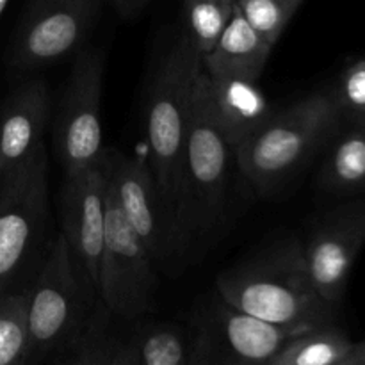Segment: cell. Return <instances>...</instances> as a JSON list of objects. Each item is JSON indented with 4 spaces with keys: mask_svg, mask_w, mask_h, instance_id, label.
<instances>
[{
    "mask_svg": "<svg viewBox=\"0 0 365 365\" xmlns=\"http://www.w3.org/2000/svg\"><path fill=\"white\" fill-rule=\"evenodd\" d=\"M150 0H114V6L120 11L121 16L132 18L141 13Z\"/></svg>",
    "mask_w": 365,
    "mask_h": 365,
    "instance_id": "d4e9b609",
    "label": "cell"
},
{
    "mask_svg": "<svg viewBox=\"0 0 365 365\" xmlns=\"http://www.w3.org/2000/svg\"><path fill=\"white\" fill-rule=\"evenodd\" d=\"M106 175L121 212L155 264L177 257L170 216L160 202L150 168L141 159L106 150Z\"/></svg>",
    "mask_w": 365,
    "mask_h": 365,
    "instance_id": "4fadbf2b",
    "label": "cell"
},
{
    "mask_svg": "<svg viewBox=\"0 0 365 365\" xmlns=\"http://www.w3.org/2000/svg\"><path fill=\"white\" fill-rule=\"evenodd\" d=\"M107 365H110V362H109V364H107Z\"/></svg>",
    "mask_w": 365,
    "mask_h": 365,
    "instance_id": "83f0119b",
    "label": "cell"
},
{
    "mask_svg": "<svg viewBox=\"0 0 365 365\" xmlns=\"http://www.w3.org/2000/svg\"><path fill=\"white\" fill-rule=\"evenodd\" d=\"M235 0H182L185 36L205 56L230 21Z\"/></svg>",
    "mask_w": 365,
    "mask_h": 365,
    "instance_id": "44dd1931",
    "label": "cell"
},
{
    "mask_svg": "<svg viewBox=\"0 0 365 365\" xmlns=\"http://www.w3.org/2000/svg\"><path fill=\"white\" fill-rule=\"evenodd\" d=\"M230 153V146L214 127L195 84L175 207L173 242L177 257L207 241L220 225L227 200Z\"/></svg>",
    "mask_w": 365,
    "mask_h": 365,
    "instance_id": "277c9868",
    "label": "cell"
},
{
    "mask_svg": "<svg viewBox=\"0 0 365 365\" xmlns=\"http://www.w3.org/2000/svg\"><path fill=\"white\" fill-rule=\"evenodd\" d=\"M216 292L241 312L298 334L334 324L337 309L317 292L296 241L277 242L223 271Z\"/></svg>",
    "mask_w": 365,
    "mask_h": 365,
    "instance_id": "6da1fadb",
    "label": "cell"
},
{
    "mask_svg": "<svg viewBox=\"0 0 365 365\" xmlns=\"http://www.w3.org/2000/svg\"><path fill=\"white\" fill-rule=\"evenodd\" d=\"M202 56L191 39L180 38L160 57L146 100V139L150 171L171 228L177 207L178 180L187 139L192 91L202 70Z\"/></svg>",
    "mask_w": 365,
    "mask_h": 365,
    "instance_id": "7a4b0ae2",
    "label": "cell"
},
{
    "mask_svg": "<svg viewBox=\"0 0 365 365\" xmlns=\"http://www.w3.org/2000/svg\"><path fill=\"white\" fill-rule=\"evenodd\" d=\"M110 312L102 305L89 319L75 341L50 355L39 365H107L113 356L116 339L109 328Z\"/></svg>",
    "mask_w": 365,
    "mask_h": 365,
    "instance_id": "ffe728a7",
    "label": "cell"
},
{
    "mask_svg": "<svg viewBox=\"0 0 365 365\" xmlns=\"http://www.w3.org/2000/svg\"><path fill=\"white\" fill-rule=\"evenodd\" d=\"M48 214V155L45 145L0 180V294L41 237Z\"/></svg>",
    "mask_w": 365,
    "mask_h": 365,
    "instance_id": "9c48e42d",
    "label": "cell"
},
{
    "mask_svg": "<svg viewBox=\"0 0 365 365\" xmlns=\"http://www.w3.org/2000/svg\"><path fill=\"white\" fill-rule=\"evenodd\" d=\"M106 57L84 46L73 56L70 77L53 121V148L64 177L93 166L103 157L102 86Z\"/></svg>",
    "mask_w": 365,
    "mask_h": 365,
    "instance_id": "ba28073f",
    "label": "cell"
},
{
    "mask_svg": "<svg viewBox=\"0 0 365 365\" xmlns=\"http://www.w3.org/2000/svg\"><path fill=\"white\" fill-rule=\"evenodd\" d=\"M196 88L214 127L230 150L257 134L277 113L257 82L209 77L200 70Z\"/></svg>",
    "mask_w": 365,
    "mask_h": 365,
    "instance_id": "9a60e30c",
    "label": "cell"
},
{
    "mask_svg": "<svg viewBox=\"0 0 365 365\" xmlns=\"http://www.w3.org/2000/svg\"><path fill=\"white\" fill-rule=\"evenodd\" d=\"M273 45L267 43L234 6L230 21L216 45L202 56V71L216 78L257 82L269 61Z\"/></svg>",
    "mask_w": 365,
    "mask_h": 365,
    "instance_id": "2e32d148",
    "label": "cell"
},
{
    "mask_svg": "<svg viewBox=\"0 0 365 365\" xmlns=\"http://www.w3.org/2000/svg\"><path fill=\"white\" fill-rule=\"evenodd\" d=\"M365 245V202L356 200L324 214L312 228L303 259L310 280L324 302L339 307L349 273Z\"/></svg>",
    "mask_w": 365,
    "mask_h": 365,
    "instance_id": "8fae6325",
    "label": "cell"
},
{
    "mask_svg": "<svg viewBox=\"0 0 365 365\" xmlns=\"http://www.w3.org/2000/svg\"><path fill=\"white\" fill-rule=\"evenodd\" d=\"M319 171V185L330 192L365 191V123H342Z\"/></svg>",
    "mask_w": 365,
    "mask_h": 365,
    "instance_id": "ac0fdd59",
    "label": "cell"
},
{
    "mask_svg": "<svg viewBox=\"0 0 365 365\" xmlns=\"http://www.w3.org/2000/svg\"><path fill=\"white\" fill-rule=\"evenodd\" d=\"M331 93L342 123H365V57L346 64Z\"/></svg>",
    "mask_w": 365,
    "mask_h": 365,
    "instance_id": "cb8c5ba5",
    "label": "cell"
},
{
    "mask_svg": "<svg viewBox=\"0 0 365 365\" xmlns=\"http://www.w3.org/2000/svg\"><path fill=\"white\" fill-rule=\"evenodd\" d=\"M185 365H187V364H185Z\"/></svg>",
    "mask_w": 365,
    "mask_h": 365,
    "instance_id": "f546056e",
    "label": "cell"
},
{
    "mask_svg": "<svg viewBox=\"0 0 365 365\" xmlns=\"http://www.w3.org/2000/svg\"><path fill=\"white\" fill-rule=\"evenodd\" d=\"M344 365H365V341L355 342L351 355L348 356Z\"/></svg>",
    "mask_w": 365,
    "mask_h": 365,
    "instance_id": "484cf974",
    "label": "cell"
},
{
    "mask_svg": "<svg viewBox=\"0 0 365 365\" xmlns=\"http://www.w3.org/2000/svg\"><path fill=\"white\" fill-rule=\"evenodd\" d=\"M7 4H9V0H0V16H2V13L6 11Z\"/></svg>",
    "mask_w": 365,
    "mask_h": 365,
    "instance_id": "4316f807",
    "label": "cell"
},
{
    "mask_svg": "<svg viewBox=\"0 0 365 365\" xmlns=\"http://www.w3.org/2000/svg\"><path fill=\"white\" fill-rule=\"evenodd\" d=\"M303 2L305 0H235V6L245 20L274 46Z\"/></svg>",
    "mask_w": 365,
    "mask_h": 365,
    "instance_id": "603a6c76",
    "label": "cell"
},
{
    "mask_svg": "<svg viewBox=\"0 0 365 365\" xmlns=\"http://www.w3.org/2000/svg\"><path fill=\"white\" fill-rule=\"evenodd\" d=\"M189 331L177 324L150 323L127 341H116L110 365H185Z\"/></svg>",
    "mask_w": 365,
    "mask_h": 365,
    "instance_id": "e0dca14e",
    "label": "cell"
},
{
    "mask_svg": "<svg viewBox=\"0 0 365 365\" xmlns=\"http://www.w3.org/2000/svg\"><path fill=\"white\" fill-rule=\"evenodd\" d=\"M96 294L88 287L66 239L59 234L27 291V362L39 365L82 334Z\"/></svg>",
    "mask_w": 365,
    "mask_h": 365,
    "instance_id": "5b68a950",
    "label": "cell"
},
{
    "mask_svg": "<svg viewBox=\"0 0 365 365\" xmlns=\"http://www.w3.org/2000/svg\"><path fill=\"white\" fill-rule=\"evenodd\" d=\"M355 342L334 324L292 337L269 365H342Z\"/></svg>",
    "mask_w": 365,
    "mask_h": 365,
    "instance_id": "d6986e66",
    "label": "cell"
},
{
    "mask_svg": "<svg viewBox=\"0 0 365 365\" xmlns=\"http://www.w3.org/2000/svg\"><path fill=\"white\" fill-rule=\"evenodd\" d=\"M50 109L52 100L45 78L24 81L7 96L0 109V180L45 145Z\"/></svg>",
    "mask_w": 365,
    "mask_h": 365,
    "instance_id": "5bb4252c",
    "label": "cell"
},
{
    "mask_svg": "<svg viewBox=\"0 0 365 365\" xmlns=\"http://www.w3.org/2000/svg\"><path fill=\"white\" fill-rule=\"evenodd\" d=\"M296 335L241 312L216 292L192 321L187 365H269Z\"/></svg>",
    "mask_w": 365,
    "mask_h": 365,
    "instance_id": "8992f818",
    "label": "cell"
},
{
    "mask_svg": "<svg viewBox=\"0 0 365 365\" xmlns=\"http://www.w3.org/2000/svg\"><path fill=\"white\" fill-rule=\"evenodd\" d=\"M155 260L121 212L106 175V239L98 274V299L121 319H138L153 305Z\"/></svg>",
    "mask_w": 365,
    "mask_h": 365,
    "instance_id": "52a82bcc",
    "label": "cell"
},
{
    "mask_svg": "<svg viewBox=\"0 0 365 365\" xmlns=\"http://www.w3.org/2000/svg\"><path fill=\"white\" fill-rule=\"evenodd\" d=\"M342 365H344V364H342Z\"/></svg>",
    "mask_w": 365,
    "mask_h": 365,
    "instance_id": "f1b7e54d",
    "label": "cell"
},
{
    "mask_svg": "<svg viewBox=\"0 0 365 365\" xmlns=\"http://www.w3.org/2000/svg\"><path fill=\"white\" fill-rule=\"evenodd\" d=\"M63 232L86 284L98 298L100 260L106 239V153L93 166L64 177Z\"/></svg>",
    "mask_w": 365,
    "mask_h": 365,
    "instance_id": "7c38bea8",
    "label": "cell"
},
{
    "mask_svg": "<svg viewBox=\"0 0 365 365\" xmlns=\"http://www.w3.org/2000/svg\"><path fill=\"white\" fill-rule=\"evenodd\" d=\"M102 0H29L11 50L16 71H39L84 48Z\"/></svg>",
    "mask_w": 365,
    "mask_h": 365,
    "instance_id": "30bf717a",
    "label": "cell"
},
{
    "mask_svg": "<svg viewBox=\"0 0 365 365\" xmlns=\"http://www.w3.org/2000/svg\"><path fill=\"white\" fill-rule=\"evenodd\" d=\"M342 125L331 89L277 110L257 134L232 150L239 171L260 195L292 177Z\"/></svg>",
    "mask_w": 365,
    "mask_h": 365,
    "instance_id": "3957f363",
    "label": "cell"
},
{
    "mask_svg": "<svg viewBox=\"0 0 365 365\" xmlns=\"http://www.w3.org/2000/svg\"><path fill=\"white\" fill-rule=\"evenodd\" d=\"M27 362V292L0 294V365Z\"/></svg>",
    "mask_w": 365,
    "mask_h": 365,
    "instance_id": "7402d4cb",
    "label": "cell"
}]
</instances>
